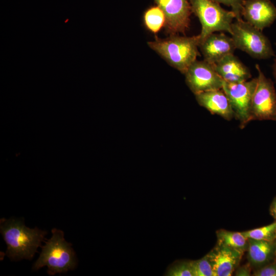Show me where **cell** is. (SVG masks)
I'll list each match as a JSON object with an SVG mask.
<instances>
[{
  "label": "cell",
  "mask_w": 276,
  "mask_h": 276,
  "mask_svg": "<svg viewBox=\"0 0 276 276\" xmlns=\"http://www.w3.org/2000/svg\"><path fill=\"white\" fill-rule=\"evenodd\" d=\"M0 225L1 233L7 245L6 254L14 260H31L47 233L37 227L28 228L24 221L14 219L2 218Z\"/></svg>",
  "instance_id": "1"
},
{
  "label": "cell",
  "mask_w": 276,
  "mask_h": 276,
  "mask_svg": "<svg viewBox=\"0 0 276 276\" xmlns=\"http://www.w3.org/2000/svg\"><path fill=\"white\" fill-rule=\"evenodd\" d=\"M147 44L170 65L183 74L199 54L198 35L188 37L176 34L166 38L156 37Z\"/></svg>",
  "instance_id": "2"
},
{
  "label": "cell",
  "mask_w": 276,
  "mask_h": 276,
  "mask_svg": "<svg viewBox=\"0 0 276 276\" xmlns=\"http://www.w3.org/2000/svg\"><path fill=\"white\" fill-rule=\"evenodd\" d=\"M52 233V237L42 247V251L32 269L37 270L47 266L48 273L53 275L74 269L77 261L72 244L64 238V233L57 228H53Z\"/></svg>",
  "instance_id": "3"
},
{
  "label": "cell",
  "mask_w": 276,
  "mask_h": 276,
  "mask_svg": "<svg viewBox=\"0 0 276 276\" xmlns=\"http://www.w3.org/2000/svg\"><path fill=\"white\" fill-rule=\"evenodd\" d=\"M231 31L236 49L258 59H266L275 56L270 40L262 31L242 18L236 19L233 22Z\"/></svg>",
  "instance_id": "4"
},
{
  "label": "cell",
  "mask_w": 276,
  "mask_h": 276,
  "mask_svg": "<svg viewBox=\"0 0 276 276\" xmlns=\"http://www.w3.org/2000/svg\"><path fill=\"white\" fill-rule=\"evenodd\" d=\"M192 13L198 18L201 30L198 35L199 42L216 32L232 33L231 26L236 18L232 11L222 8L212 0H190Z\"/></svg>",
  "instance_id": "5"
},
{
  "label": "cell",
  "mask_w": 276,
  "mask_h": 276,
  "mask_svg": "<svg viewBox=\"0 0 276 276\" xmlns=\"http://www.w3.org/2000/svg\"><path fill=\"white\" fill-rule=\"evenodd\" d=\"M257 84L252 99L250 121H276V91L272 80L267 78L256 64Z\"/></svg>",
  "instance_id": "6"
},
{
  "label": "cell",
  "mask_w": 276,
  "mask_h": 276,
  "mask_svg": "<svg viewBox=\"0 0 276 276\" xmlns=\"http://www.w3.org/2000/svg\"><path fill=\"white\" fill-rule=\"evenodd\" d=\"M257 84V77L241 82H223L222 89L230 102L235 118L239 122L241 129L250 122L251 105Z\"/></svg>",
  "instance_id": "7"
},
{
  "label": "cell",
  "mask_w": 276,
  "mask_h": 276,
  "mask_svg": "<svg viewBox=\"0 0 276 276\" xmlns=\"http://www.w3.org/2000/svg\"><path fill=\"white\" fill-rule=\"evenodd\" d=\"M184 75L186 84L194 95L222 89L224 82L214 64L204 60L195 61Z\"/></svg>",
  "instance_id": "8"
},
{
  "label": "cell",
  "mask_w": 276,
  "mask_h": 276,
  "mask_svg": "<svg viewBox=\"0 0 276 276\" xmlns=\"http://www.w3.org/2000/svg\"><path fill=\"white\" fill-rule=\"evenodd\" d=\"M166 16L165 29L170 35L185 34L192 13L190 0H154Z\"/></svg>",
  "instance_id": "9"
},
{
  "label": "cell",
  "mask_w": 276,
  "mask_h": 276,
  "mask_svg": "<svg viewBox=\"0 0 276 276\" xmlns=\"http://www.w3.org/2000/svg\"><path fill=\"white\" fill-rule=\"evenodd\" d=\"M242 16L262 31L276 19V7L270 0H244Z\"/></svg>",
  "instance_id": "10"
},
{
  "label": "cell",
  "mask_w": 276,
  "mask_h": 276,
  "mask_svg": "<svg viewBox=\"0 0 276 276\" xmlns=\"http://www.w3.org/2000/svg\"><path fill=\"white\" fill-rule=\"evenodd\" d=\"M243 252L218 244L206 255L214 276H230L239 264Z\"/></svg>",
  "instance_id": "11"
},
{
  "label": "cell",
  "mask_w": 276,
  "mask_h": 276,
  "mask_svg": "<svg viewBox=\"0 0 276 276\" xmlns=\"http://www.w3.org/2000/svg\"><path fill=\"white\" fill-rule=\"evenodd\" d=\"M203 60L215 64L231 54L236 49L232 37L223 33H213L206 37L199 44Z\"/></svg>",
  "instance_id": "12"
},
{
  "label": "cell",
  "mask_w": 276,
  "mask_h": 276,
  "mask_svg": "<svg viewBox=\"0 0 276 276\" xmlns=\"http://www.w3.org/2000/svg\"><path fill=\"white\" fill-rule=\"evenodd\" d=\"M199 105L213 114H217L227 121L235 118L230 102L222 89L209 90L195 95Z\"/></svg>",
  "instance_id": "13"
},
{
  "label": "cell",
  "mask_w": 276,
  "mask_h": 276,
  "mask_svg": "<svg viewBox=\"0 0 276 276\" xmlns=\"http://www.w3.org/2000/svg\"><path fill=\"white\" fill-rule=\"evenodd\" d=\"M214 65L218 74L226 82H241L251 77L248 67L234 54L226 56Z\"/></svg>",
  "instance_id": "14"
},
{
  "label": "cell",
  "mask_w": 276,
  "mask_h": 276,
  "mask_svg": "<svg viewBox=\"0 0 276 276\" xmlns=\"http://www.w3.org/2000/svg\"><path fill=\"white\" fill-rule=\"evenodd\" d=\"M247 258L249 264L261 267L275 257L276 242L248 238Z\"/></svg>",
  "instance_id": "15"
},
{
  "label": "cell",
  "mask_w": 276,
  "mask_h": 276,
  "mask_svg": "<svg viewBox=\"0 0 276 276\" xmlns=\"http://www.w3.org/2000/svg\"><path fill=\"white\" fill-rule=\"evenodd\" d=\"M144 25L147 30L156 34L166 24V16L163 10L157 5L148 8L143 17Z\"/></svg>",
  "instance_id": "16"
},
{
  "label": "cell",
  "mask_w": 276,
  "mask_h": 276,
  "mask_svg": "<svg viewBox=\"0 0 276 276\" xmlns=\"http://www.w3.org/2000/svg\"><path fill=\"white\" fill-rule=\"evenodd\" d=\"M218 244H222L244 252L248 248V241L241 233L224 229L217 231Z\"/></svg>",
  "instance_id": "17"
},
{
  "label": "cell",
  "mask_w": 276,
  "mask_h": 276,
  "mask_svg": "<svg viewBox=\"0 0 276 276\" xmlns=\"http://www.w3.org/2000/svg\"><path fill=\"white\" fill-rule=\"evenodd\" d=\"M247 239L274 241L276 238V221L268 225L241 232Z\"/></svg>",
  "instance_id": "18"
},
{
  "label": "cell",
  "mask_w": 276,
  "mask_h": 276,
  "mask_svg": "<svg viewBox=\"0 0 276 276\" xmlns=\"http://www.w3.org/2000/svg\"><path fill=\"white\" fill-rule=\"evenodd\" d=\"M165 275L168 276H194L190 261L174 262L169 266Z\"/></svg>",
  "instance_id": "19"
},
{
  "label": "cell",
  "mask_w": 276,
  "mask_h": 276,
  "mask_svg": "<svg viewBox=\"0 0 276 276\" xmlns=\"http://www.w3.org/2000/svg\"><path fill=\"white\" fill-rule=\"evenodd\" d=\"M190 261L194 276H214L211 264L206 256L200 259Z\"/></svg>",
  "instance_id": "20"
},
{
  "label": "cell",
  "mask_w": 276,
  "mask_h": 276,
  "mask_svg": "<svg viewBox=\"0 0 276 276\" xmlns=\"http://www.w3.org/2000/svg\"><path fill=\"white\" fill-rule=\"evenodd\" d=\"M219 4H222L231 8L236 19L242 18V11L244 0H212Z\"/></svg>",
  "instance_id": "21"
},
{
  "label": "cell",
  "mask_w": 276,
  "mask_h": 276,
  "mask_svg": "<svg viewBox=\"0 0 276 276\" xmlns=\"http://www.w3.org/2000/svg\"><path fill=\"white\" fill-rule=\"evenodd\" d=\"M255 276H276V260L261 267L254 273Z\"/></svg>",
  "instance_id": "22"
},
{
  "label": "cell",
  "mask_w": 276,
  "mask_h": 276,
  "mask_svg": "<svg viewBox=\"0 0 276 276\" xmlns=\"http://www.w3.org/2000/svg\"><path fill=\"white\" fill-rule=\"evenodd\" d=\"M250 265L247 264L239 267L236 271L235 275L238 276H249L250 275Z\"/></svg>",
  "instance_id": "23"
},
{
  "label": "cell",
  "mask_w": 276,
  "mask_h": 276,
  "mask_svg": "<svg viewBox=\"0 0 276 276\" xmlns=\"http://www.w3.org/2000/svg\"><path fill=\"white\" fill-rule=\"evenodd\" d=\"M270 212L272 216L276 220V199L273 200L270 208Z\"/></svg>",
  "instance_id": "24"
},
{
  "label": "cell",
  "mask_w": 276,
  "mask_h": 276,
  "mask_svg": "<svg viewBox=\"0 0 276 276\" xmlns=\"http://www.w3.org/2000/svg\"><path fill=\"white\" fill-rule=\"evenodd\" d=\"M276 44V43H275ZM273 74L276 81V56L274 59L273 63L272 65Z\"/></svg>",
  "instance_id": "25"
},
{
  "label": "cell",
  "mask_w": 276,
  "mask_h": 276,
  "mask_svg": "<svg viewBox=\"0 0 276 276\" xmlns=\"http://www.w3.org/2000/svg\"><path fill=\"white\" fill-rule=\"evenodd\" d=\"M275 257H276V250H275Z\"/></svg>",
  "instance_id": "26"
},
{
  "label": "cell",
  "mask_w": 276,
  "mask_h": 276,
  "mask_svg": "<svg viewBox=\"0 0 276 276\" xmlns=\"http://www.w3.org/2000/svg\"><path fill=\"white\" fill-rule=\"evenodd\" d=\"M275 239H276V238H275Z\"/></svg>",
  "instance_id": "27"
}]
</instances>
